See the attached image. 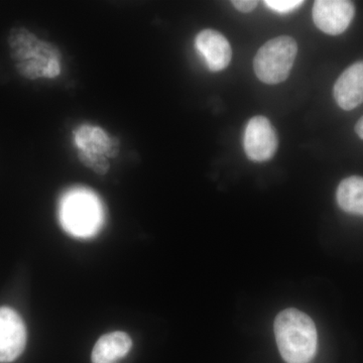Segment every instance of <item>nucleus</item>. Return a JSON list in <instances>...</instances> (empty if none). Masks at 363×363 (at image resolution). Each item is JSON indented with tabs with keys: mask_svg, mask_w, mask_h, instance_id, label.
Returning <instances> with one entry per match:
<instances>
[{
	"mask_svg": "<svg viewBox=\"0 0 363 363\" xmlns=\"http://www.w3.org/2000/svg\"><path fill=\"white\" fill-rule=\"evenodd\" d=\"M9 43L16 70L23 77L55 79L61 74V52L52 43L39 39L25 28H13Z\"/></svg>",
	"mask_w": 363,
	"mask_h": 363,
	"instance_id": "obj_1",
	"label": "nucleus"
},
{
	"mask_svg": "<svg viewBox=\"0 0 363 363\" xmlns=\"http://www.w3.org/2000/svg\"><path fill=\"white\" fill-rule=\"evenodd\" d=\"M274 335L286 363H309L316 354V326L302 311L286 309L279 313L274 320Z\"/></svg>",
	"mask_w": 363,
	"mask_h": 363,
	"instance_id": "obj_2",
	"label": "nucleus"
},
{
	"mask_svg": "<svg viewBox=\"0 0 363 363\" xmlns=\"http://www.w3.org/2000/svg\"><path fill=\"white\" fill-rule=\"evenodd\" d=\"M59 218L66 233L72 236L93 238L104 224V205L89 189L72 188L62 196Z\"/></svg>",
	"mask_w": 363,
	"mask_h": 363,
	"instance_id": "obj_3",
	"label": "nucleus"
},
{
	"mask_svg": "<svg viewBox=\"0 0 363 363\" xmlns=\"http://www.w3.org/2000/svg\"><path fill=\"white\" fill-rule=\"evenodd\" d=\"M297 52V42L293 38L281 35L269 40L253 60L255 75L266 84L284 82L290 75Z\"/></svg>",
	"mask_w": 363,
	"mask_h": 363,
	"instance_id": "obj_4",
	"label": "nucleus"
},
{
	"mask_svg": "<svg viewBox=\"0 0 363 363\" xmlns=\"http://www.w3.org/2000/svg\"><path fill=\"white\" fill-rule=\"evenodd\" d=\"M80 162L94 173L104 175L111 168L109 159L119 152L118 142L100 126L83 124L74 131Z\"/></svg>",
	"mask_w": 363,
	"mask_h": 363,
	"instance_id": "obj_5",
	"label": "nucleus"
},
{
	"mask_svg": "<svg viewBox=\"0 0 363 363\" xmlns=\"http://www.w3.org/2000/svg\"><path fill=\"white\" fill-rule=\"evenodd\" d=\"M279 138L271 121L264 116H255L248 121L243 136V147L252 162H266L276 155Z\"/></svg>",
	"mask_w": 363,
	"mask_h": 363,
	"instance_id": "obj_6",
	"label": "nucleus"
},
{
	"mask_svg": "<svg viewBox=\"0 0 363 363\" xmlns=\"http://www.w3.org/2000/svg\"><path fill=\"white\" fill-rule=\"evenodd\" d=\"M354 14V4L346 0H317L313 6V21L327 35H338L345 32Z\"/></svg>",
	"mask_w": 363,
	"mask_h": 363,
	"instance_id": "obj_7",
	"label": "nucleus"
},
{
	"mask_svg": "<svg viewBox=\"0 0 363 363\" xmlns=\"http://www.w3.org/2000/svg\"><path fill=\"white\" fill-rule=\"evenodd\" d=\"M26 329L18 313L0 307V362H11L25 350Z\"/></svg>",
	"mask_w": 363,
	"mask_h": 363,
	"instance_id": "obj_8",
	"label": "nucleus"
},
{
	"mask_svg": "<svg viewBox=\"0 0 363 363\" xmlns=\"http://www.w3.org/2000/svg\"><path fill=\"white\" fill-rule=\"evenodd\" d=\"M195 47L212 72L224 70L233 58V49L226 38L210 28L198 33Z\"/></svg>",
	"mask_w": 363,
	"mask_h": 363,
	"instance_id": "obj_9",
	"label": "nucleus"
},
{
	"mask_svg": "<svg viewBox=\"0 0 363 363\" xmlns=\"http://www.w3.org/2000/svg\"><path fill=\"white\" fill-rule=\"evenodd\" d=\"M334 98L344 111H352L363 104V61L341 74L333 89Z\"/></svg>",
	"mask_w": 363,
	"mask_h": 363,
	"instance_id": "obj_10",
	"label": "nucleus"
},
{
	"mask_svg": "<svg viewBox=\"0 0 363 363\" xmlns=\"http://www.w3.org/2000/svg\"><path fill=\"white\" fill-rule=\"evenodd\" d=\"M133 340L125 332L105 334L95 344L92 351L93 363H117L130 352Z\"/></svg>",
	"mask_w": 363,
	"mask_h": 363,
	"instance_id": "obj_11",
	"label": "nucleus"
},
{
	"mask_svg": "<svg viewBox=\"0 0 363 363\" xmlns=\"http://www.w3.org/2000/svg\"><path fill=\"white\" fill-rule=\"evenodd\" d=\"M339 207L347 213L363 216V178L351 176L344 179L337 188Z\"/></svg>",
	"mask_w": 363,
	"mask_h": 363,
	"instance_id": "obj_12",
	"label": "nucleus"
},
{
	"mask_svg": "<svg viewBox=\"0 0 363 363\" xmlns=\"http://www.w3.org/2000/svg\"><path fill=\"white\" fill-rule=\"evenodd\" d=\"M264 4L278 13H288L304 4L301 0H267Z\"/></svg>",
	"mask_w": 363,
	"mask_h": 363,
	"instance_id": "obj_13",
	"label": "nucleus"
},
{
	"mask_svg": "<svg viewBox=\"0 0 363 363\" xmlns=\"http://www.w3.org/2000/svg\"><path fill=\"white\" fill-rule=\"evenodd\" d=\"M233 4L240 13H247L252 11L257 6L259 2L255 0H235V1H233Z\"/></svg>",
	"mask_w": 363,
	"mask_h": 363,
	"instance_id": "obj_14",
	"label": "nucleus"
},
{
	"mask_svg": "<svg viewBox=\"0 0 363 363\" xmlns=\"http://www.w3.org/2000/svg\"><path fill=\"white\" fill-rule=\"evenodd\" d=\"M355 131H357V135L363 140V116L355 125Z\"/></svg>",
	"mask_w": 363,
	"mask_h": 363,
	"instance_id": "obj_15",
	"label": "nucleus"
}]
</instances>
